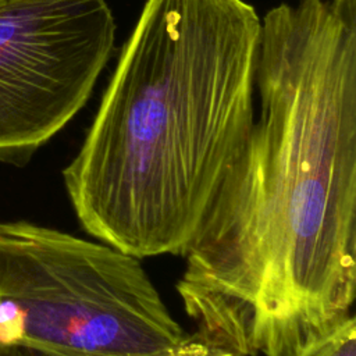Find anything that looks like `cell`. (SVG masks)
<instances>
[{
  "label": "cell",
  "instance_id": "3",
  "mask_svg": "<svg viewBox=\"0 0 356 356\" xmlns=\"http://www.w3.org/2000/svg\"><path fill=\"white\" fill-rule=\"evenodd\" d=\"M186 337L140 259L31 221L0 222V343L26 356H165Z\"/></svg>",
  "mask_w": 356,
  "mask_h": 356
},
{
  "label": "cell",
  "instance_id": "6",
  "mask_svg": "<svg viewBox=\"0 0 356 356\" xmlns=\"http://www.w3.org/2000/svg\"><path fill=\"white\" fill-rule=\"evenodd\" d=\"M165 356H234L231 352L211 345L196 332L188 334L186 339Z\"/></svg>",
  "mask_w": 356,
  "mask_h": 356
},
{
  "label": "cell",
  "instance_id": "7",
  "mask_svg": "<svg viewBox=\"0 0 356 356\" xmlns=\"http://www.w3.org/2000/svg\"><path fill=\"white\" fill-rule=\"evenodd\" d=\"M0 356H26V355L15 346L0 343Z\"/></svg>",
  "mask_w": 356,
  "mask_h": 356
},
{
  "label": "cell",
  "instance_id": "5",
  "mask_svg": "<svg viewBox=\"0 0 356 356\" xmlns=\"http://www.w3.org/2000/svg\"><path fill=\"white\" fill-rule=\"evenodd\" d=\"M296 356H356L355 317H348L334 330L306 345Z\"/></svg>",
  "mask_w": 356,
  "mask_h": 356
},
{
  "label": "cell",
  "instance_id": "2",
  "mask_svg": "<svg viewBox=\"0 0 356 356\" xmlns=\"http://www.w3.org/2000/svg\"><path fill=\"white\" fill-rule=\"evenodd\" d=\"M260 29L245 0H146L63 170L89 235L140 260L185 253L250 140Z\"/></svg>",
  "mask_w": 356,
  "mask_h": 356
},
{
  "label": "cell",
  "instance_id": "4",
  "mask_svg": "<svg viewBox=\"0 0 356 356\" xmlns=\"http://www.w3.org/2000/svg\"><path fill=\"white\" fill-rule=\"evenodd\" d=\"M114 38L106 0H0V164L25 165L75 117Z\"/></svg>",
  "mask_w": 356,
  "mask_h": 356
},
{
  "label": "cell",
  "instance_id": "1",
  "mask_svg": "<svg viewBox=\"0 0 356 356\" xmlns=\"http://www.w3.org/2000/svg\"><path fill=\"white\" fill-rule=\"evenodd\" d=\"M260 117L185 253L196 334L234 356H296L356 295V25L327 0L261 19Z\"/></svg>",
  "mask_w": 356,
  "mask_h": 356
}]
</instances>
